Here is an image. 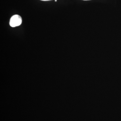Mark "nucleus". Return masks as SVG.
<instances>
[{"instance_id":"1","label":"nucleus","mask_w":121,"mask_h":121,"mask_svg":"<svg viewBox=\"0 0 121 121\" xmlns=\"http://www.w3.org/2000/svg\"><path fill=\"white\" fill-rule=\"evenodd\" d=\"M22 23V19L19 15H13L10 19L9 25L12 27H17L20 26Z\"/></svg>"},{"instance_id":"2","label":"nucleus","mask_w":121,"mask_h":121,"mask_svg":"<svg viewBox=\"0 0 121 121\" xmlns=\"http://www.w3.org/2000/svg\"><path fill=\"white\" fill-rule=\"evenodd\" d=\"M40 0L44 1H47L51 0Z\"/></svg>"},{"instance_id":"3","label":"nucleus","mask_w":121,"mask_h":121,"mask_svg":"<svg viewBox=\"0 0 121 121\" xmlns=\"http://www.w3.org/2000/svg\"></svg>"},{"instance_id":"4","label":"nucleus","mask_w":121,"mask_h":121,"mask_svg":"<svg viewBox=\"0 0 121 121\" xmlns=\"http://www.w3.org/2000/svg\"><path fill=\"white\" fill-rule=\"evenodd\" d=\"M57 1V0H55V1Z\"/></svg>"}]
</instances>
